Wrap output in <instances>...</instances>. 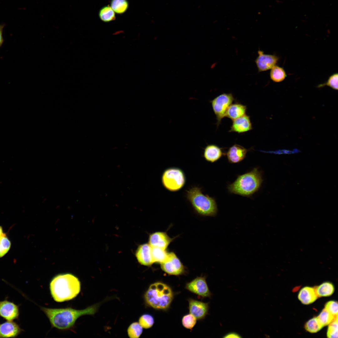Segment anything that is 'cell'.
<instances>
[{
	"label": "cell",
	"instance_id": "6da1fadb",
	"mask_svg": "<svg viewBox=\"0 0 338 338\" xmlns=\"http://www.w3.org/2000/svg\"><path fill=\"white\" fill-rule=\"evenodd\" d=\"M99 305L98 304H95L82 310L43 307H41L40 309L49 319L52 327L59 330H66L72 328L76 320L80 317L95 314Z\"/></svg>",
	"mask_w": 338,
	"mask_h": 338
},
{
	"label": "cell",
	"instance_id": "7a4b0ae2",
	"mask_svg": "<svg viewBox=\"0 0 338 338\" xmlns=\"http://www.w3.org/2000/svg\"><path fill=\"white\" fill-rule=\"evenodd\" d=\"M50 290L54 300L57 302L68 301L75 298L80 291L78 278L70 273H64L55 276L50 283Z\"/></svg>",
	"mask_w": 338,
	"mask_h": 338
},
{
	"label": "cell",
	"instance_id": "3957f363",
	"mask_svg": "<svg viewBox=\"0 0 338 338\" xmlns=\"http://www.w3.org/2000/svg\"><path fill=\"white\" fill-rule=\"evenodd\" d=\"M263 181L260 171L254 168L249 172L238 176L233 182L228 185V189L231 193L249 197L259 189Z\"/></svg>",
	"mask_w": 338,
	"mask_h": 338
},
{
	"label": "cell",
	"instance_id": "277c9868",
	"mask_svg": "<svg viewBox=\"0 0 338 338\" xmlns=\"http://www.w3.org/2000/svg\"><path fill=\"white\" fill-rule=\"evenodd\" d=\"M173 296L170 287L160 282L151 284L144 295L145 301L148 305L155 309L163 310L169 308Z\"/></svg>",
	"mask_w": 338,
	"mask_h": 338
},
{
	"label": "cell",
	"instance_id": "5b68a950",
	"mask_svg": "<svg viewBox=\"0 0 338 338\" xmlns=\"http://www.w3.org/2000/svg\"><path fill=\"white\" fill-rule=\"evenodd\" d=\"M186 192L187 198L198 214L205 216H213L216 214L218 208L215 198L204 194L201 188L192 187Z\"/></svg>",
	"mask_w": 338,
	"mask_h": 338
},
{
	"label": "cell",
	"instance_id": "8992f818",
	"mask_svg": "<svg viewBox=\"0 0 338 338\" xmlns=\"http://www.w3.org/2000/svg\"><path fill=\"white\" fill-rule=\"evenodd\" d=\"M161 182L164 187L171 192H176L184 186L186 178L183 171L177 167L166 169L161 176Z\"/></svg>",
	"mask_w": 338,
	"mask_h": 338
},
{
	"label": "cell",
	"instance_id": "52a82bcc",
	"mask_svg": "<svg viewBox=\"0 0 338 338\" xmlns=\"http://www.w3.org/2000/svg\"><path fill=\"white\" fill-rule=\"evenodd\" d=\"M234 100L232 93L222 94L210 101L213 111L217 120L218 127L222 119L225 117L226 112Z\"/></svg>",
	"mask_w": 338,
	"mask_h": 338
},
{
	"label": "cell",
	"instance_id": "ba28073f",
	"mask_svg": "<svg viewBox=\"0 0 338 338\" xmlns=\"http://www.w3.org/2000/svg\"><path fill=\"white\" fill-rule=\"evenodd\" d=\"M160 264L162 270L169 275H179L185 272V267L173 252H169L166 259Z\"/></svg>",
	"mask_w": 338,
	"mask_h": 338
},
{
	"label": "cell",
	"instance_id": "9c48e42d",
	"mask_svg": "<svg viewBox=\"0 0 338 338\" xmlns=\"http://www.w3.org/2000/svg\"><path fill=\"white\" fill-rule=\"evenodd\" d=\"M186 288L190 292L203 297L211 295L205 277H197L187 283Z\"/></svg>",
	"mask_w": 338,
	"mask_h": 338
},
{
	"label": "cell",
	"instance_id": "30bf717a",
	"mask_svg": "<svg viewBox=\"0 0 338 338\" xmlns=\"http://www.w3.org/2000/svg\"><path fill=\"white\" fill-rule=\"evenodd\" d=\"M19 306L7 300L0 301V317L7 321H11L18 319Z\"/></svg>",
	"mask_w": 338,
	"mask_h": 338
},
{
	"label": "cell",
	"instance_id": "8fae6325",
	"mask_svg": "<svg viewBox=\"0 0 338 338\" xmlns=\"http://www.w3.org/2000/svg\"><path fill=\"white\" fill-rule=\"evenodd\" d=\"M258 54L255 63L259 72L271 69L277 63L279 58L275 55L264 54L260 50L258 51Z\"/></svg>",
	"mask_w": 338,
	"mask_h": 338
},
{
	"label": "cell",
	"instance_id": "7c38bea8",
	"mask_svg": "<svg viewBox=\"0 0 338 338\" xmlns=\"http://www.w3.org/2000/svg\"><path fill=\"white\" fill-rule=\"evenodd\" d=\"M173 239L165 232H156L150 235L149 244L151 247L166 249Z\"/></svg>",
	"mask_w": 338,
	"mask_h": 338
},
{
	"label": "cell",
	"instance_id": "4fadbf2b",
	"mask_svg": "<svg viewBox=\"0 0 338 338\" xmlns=\"http://www.w3.org/2000/svg\"><path fill=\"white\" fill-rule=\"evenodd\" d=\"M189 310L190 313L194 316L197 320L204 318L207 314L208 304L193 299H189Z\"/></svg>",
	"mask_w": 338,
	"mask_h": 338
},
{
	"label": "cell",
	"instance_id": "5bb4252c",
	"mask_svg": "<svg viewBox=\"0 0 338 338\" xmlns=\"http://www.w3.org/2000/svg\"><path fill=\"white\" fill-rule=\"evenodd\" d=\"M249 150L238 144L233 145L229 148L226 154L228 161L231 163L241 162L245 158Z\"/></svg>",
	"mask_w": 338,
	"mask_h": 338
},
{
	"label": "cell",
	"instance_id": "9a60e30c",
	"mask_svg": "<svg viewBox=\"0 0 338 338\" xmlns=\"http://www.w3.org/2000/svg\"><path fill=\"white\" fill-rule=\"evenodd\" d=\"M232 121L229 132L242 133L248 131L253 129L250 116L246 114L233 120Z\"/></svg>",
	"mask_w": 338,
	"mask_h": 338
},
{
	"label": "cell",
	"instance_id": "2e32d148",
	"mask_svg": "<svg viewBox=\"0 0 338 338\" xmlns=\"http://www.w3.org/2000/svg\"><path fill=\"white\" fill-rule=\"evenodd\" d=\"M136 256L141 265L150 266L154 263L151 253V247L149 243L140 245L136 252Z\"/></svg>",
	"mask_w": 338,
	"mask_h": 338
},
{
	"label": "cell",
	"instance_id": "e0dca14e",
	"mask_svg": "<svg viewBox=\"0 0 338 338\" xmlns=\"http://www.w3.org/2000/svg\"><path fill=\"white\" fill-rule=\"evenodd\" d=\"M22 331L19 325L13 321L0 323V338H15Z\"/></svg>",
	"mask_w": 338,
	"mask_h": 338
},
{
	"label": "cell",
	"instance_id": "ac0fdd59",
	"mask_svg": "<svg viewBox=\"0 0 338 338\" xmlns=\"http://www.w3.org/2000/svg\"><path fill=\"white\" fill-rule=\"evenodd\" d=\"M223 148L214 144L207 145L204 149L203 157L208 162L214 163L225 155Z\"/></svg>",
	"mask_w": 338,
	"mask_h": 338
},
{
	"label": "cell",
	"instance_id": "d6986e66",
	"mask_svg": "<svg viewBox=\"0 0 338 338\" xmlns=\"http://www.w3.org/2000/svg\"><path fill=\"white\" fill-rule=\"evenodd\" d=\"M318 297L315 288L308 286L301 289L298 295L299 300L305 305H308L314 302Z\"/></svg>",
	"mask_w": 338,
	"mask_h": 338
},
{
	"label": "cell",
	"instance_id": "ffe728a7",
	"mask_svg": "<svg viewBox=\"0 0 338 338\" xmlns=\"http://www.w3.org/2000/svg\"><path fill=\"white\" fill-rule=\"evenodd\" d=\"M247 109L246 106L241 103L232 104L228 108L225 117L233 120L246 114Z\"/></svg>",
	"mask_w": 338,
	"mask_h": 338
},
{
	"label": "cell",
	"instance_id": "44dd1931",
	"mask_svg": "<svg viewBox=\"0 0 338 338\" xmlns=\"http://www.w3.org/2000/svg\"><path fill=\"white\" fill-rule=\"evenodd\" d=\"M315 289L318 297L330 296L334 291V285L329 282L323 283Z\"/></svg>",
	"mask_w": 338,
	"mask_h": 338
},
{
	"label": "cell",
	"instance_id": "7402d4cb",
	"mask_svg": "<svg viewBox=\"0 0 338 338\" xmlns=\"http://www.w3.org/2000/svg\"><path fill=\"white\" fill-rule=\"evenodd\" d=\"M169 252L164 249L156 247H151V253L154 263L161 264L167 258Z\"/></svg>",
	"mask_w": 338,
	"mask_h": 338
},
{
	"label": "cell",
	"instance_id": "603a6c76",
	"mask_svg": "<svg viewBox=\"0 0 338 338\" xmlns=\"http://www.w3.org/2000/svg\"><path fill=\"white\" fill-rule=\"evenodd\" d=\"M270 76V79L275 82L283 81L286 77L285 72L283 68L276 65L271 69Z\"/></svg>",
	"mask_w": 338,
	"mask_h": 338
},
{
	"label": "cell",
	"instance_id": "cb8c5ba5",
	"mask_svg": "<svg viewBox=\"0 0 338 338\" xmlns=\"http://www.w3.org/2000/svg\"><path fill=\"white\" fill-rule=\"evenodd\" d=\"M114 12L111 7L105 6L100 10L99 16L101 20L103 21L109 22L115 19Z\"/></svg>",
	"mask_w": 338,
	"mask_h": 338
},
{
	"label": "cell",
	"instance_id": "d4e9b609",
	"mask_svg": "<svg viewBox=\"0 0 338 338\" xmlns=\"http://www.w3.org/2000/svg\"><path fill=\"white\" fill-rule=\"evenodd\" d=\"M128 7L127 0H111V7L116 13H122L126 11Z\"/></svg>",
	"mask_w": 338,
	"mask_h": 338
},
{
	"label": "cell",
	"instance_id": "484cf974",
	"mask_svg": "<svg viewBox=\"0 0 338 338\" xmlns=\"http://www.w3.org/2000/svg\"><path fill=\"white\" fill-rule=\"evenodd\" d=\"M323 327L318 320L317 317L313 318L309 320L305 324V328L306 330L311 333H316Z\"/></svg>",
	"mask_w": 338,
	"mask_h": 338
},
{
	"label": "cell",
	"instance_id": "4316f807",
	"mask_svg": "<svg viewBox=\"0 0 338 338\" xmlns=\"http://www.w3.org/2000/svg\"><path fill=\"white\" fill-rule=\"evenodd\" d=\"M338 316H335L325 308L320 312L317 318L323 327L329 325Z\"/></svg>",
	"mask_w": 338,
	"mask_h": 338
},
{
	"label": "cell",
	"instance_id": "83f0119b",
	"mask_svg": "<svg viewBox=\"0 0 338 338\" xmlns=\"http://www.w3.org/2000/svg\"><path fill=\"white\" fill-rule=\"evenodd\" d=\"M143 328L138 322L132 323L127 330L129 336L131 338H139L142 333Z\"/></svg>",
	"mask_w": 338,
	"mask_h": 338
},
{
	"label": "cell",
	"instance_id": "f1b7e54d",
	"mask_svg": "<svg viewBox=\"0 0 338 338\" xmlns=\"http://www.w3.org/2000/svg\"><path fill=\"white\" fill-rule=\"evenodd\" d=\"M11 243L6 234L0 238V258L4 256L9 250Z\"/></svg>",
	"mask_w": 338,
	"mask_h": 338
},
{
	"label": "cell",
	"instance_id": "f546056e",
	"mask_svg": "<svg viewBox=\"0 0 338 338\" xmlns=\"http://www.w3.org/2000/svg\"><path fill=\"white\" fill-rule=\"evenodd\" d=\"M154 322L153 317L149 314H145L141 315L139 320V323L144 329L151 327Z\"/></svg>",
	"mask_w": 338,
	"mask_h": 338
},
{
	"label": "cell",
	"instance_id": "4dcf8cb0",
	"mask_svg": "<svg viewBox=\"0 0 338 338\" xmlns=\"http://www.w3.org/2000/svg\"><path fill=\"white\" fill-rule=\"evenodd\" d=\"M327 335L328 338L338 337V316L336 317L334 320L328 325Z\"/></svg>",
	"mask_w": 338,
	"mask_h": 338
},
{
	"label": "cell",
	"instance_id": "1f68e13d",
	"mask_svg": "<svg viewBox=\"0 0 338 338\" xmlns=\"http://www.w3.org/2000/svg\"><path fill=\"white\" fill-rule=\"evenodd\" d=\"M197 320L194 316L190 313L183 316L182 319V323L185 328L191 329L195 325Z\"/></svg>",
	"mask_w": 338,
	"mask_h": 338
},
{
	"label": "cell",
	"instance_id": "d6a6232c",
	"mask_svg": "<svg viewBox=\"0 0 338 338\" xmlns=\"http://www.w3.org/2000/svg\"><path fill=\"white\" fill-rule=\"evenodd\" d=\"M325 85L330 87L335 90H338V74L335 73L331 75L327 81L325 83L319 85L317 87L321 88Z\"/></svg>",
	"mask_w": 338,
	"mask_h": 338
},
{
	"label": "cell",
	"instance_id": "836d02e7",
	"mask_svg": "<svg viewBox=\"0 0 338 338\" xmlns=\"http://www.w3.org/2000/svg\"><path fill=\"white\" fill-rule=\"evenodd\" d=\"M330 314L335 316H338V303L335 301H330L325 305V308Z\"/></svg>",
	"mask_w": 338,
	"mask_h": 338
},
{
	"label": "cell",
	"instance_id": "e575fe53",
	"mask_svg": "<svg viewBox=\"0 0 338 338\" xmlns=\"http://www.w3.org/2000/svg\"><path fill=\"white\" fill-rule=\"evenodd\" d=\"M225 338H240L241 337L237 333L231 332L226 334L224 336Z\"/></svg>",
	"mask_w": 338,
	"mask_h": 338
},
{
	"label": "cell",
	"instance_id": "d590c367",
	"mask_svg": "<svg viewBox=\"0 0 338 338\" xmlns=\"http://www.w3.org/2000/svg\"><path fill=\"white\" fill-rule=\"evenodd\" d=\"M5 26V24L0 25V47L2 45L4 39L3 37V29Z\"/></svg>",
	"mask_w": 338,
	"mask_h": 338
},
{
	"label": "cell",
	"instance_id": "8d00e7d4",
	"mask_svg": "<svg viewBox=\"0 0 338 338\" xmlns=\"http://www.w3.org/2000/svg\"><path fill=\"white\" fill-rule=\"evenodd\" d=\"M4 234L3 233L2 228L0 226V238Z\"/></svg>",
	"mask_w": 338,
	"mask_h": 338
}]
</instances>
